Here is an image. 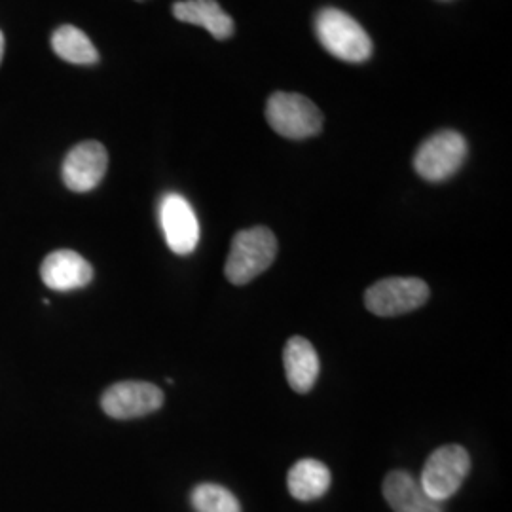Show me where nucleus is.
<instances>
[{
	"mask_svg": "<svg viewBox=\"0 0 512 512\" xmlns=\"http://www.w3.org/2000/svg\"><path fill=\"white\" fill-rule=\"evenodd\" d=\"M315 33L321 46L342 61L363 63L372 55V40L365 29L342 10H321L315 19Z\"/></svg>",
	"mask_w": 512,
	"mask_h": 512,
	"instance_id": "nucleus-2",
	"label": "nucleus"
},
{
	"mask_svg": "<svg viewBox=\"0 0 512 512\" xmlns=\"http://www.w3.org/2000/svg\"><path fill=\"white\" fill-rule=\"evenodd\" d=\"M469 471L471 456L463 446H442L425 461L420 478L421 488L435 501L444 503L458 492Z\"/></svg>",
	"mask_w": 512,
	"mask_h": 512,
	"instance_id": "nucleus-5",
	"label": "nucleus"
},
{
	"mask_svg": "<svg viewBox=\"0 0 512 512\" xmlns=\"http://www.w3.org/2000/svg\"><path fill=\"white\" fill-rule=\"evenodd\" d=\"M196 512H241L238 497L219 484H200L190 495Z\"/></svg>",
	"mask_w": 512,
	"mask_h": 512,
	"instance_id": "nucleus-16",
	"label": "nucleus"
},
{
	"mask_svg": "<svg viewBox=\"0 0 512 512\" xmlns=\"http://www.w3.org/2000/svg\"><path fill=\"white\" fill-rule=\"evenodd\" d=\"M173 16L192 25L207 29L217 40L234 35V19L230 18L217 0H181L173 4Z\"/></svg>",
	"mask_w": 512,
	"mask_h": 512,
	"instance_id": "nucleus-13",
	"label": "nucleus"
},
{
	"mask_svg": "<svg viewBox=\"0 0 512 512\" xmlns=\"http://www.w3.org/2000/svg\"><path fill=\"white\" fill-rule=\"evenodd\" d=\"M109 167L107 148L97 141H84L71 148L63 162V183L78 194L90 192L103 181Z\"/></svg>",
	"mask_w": 512,
	"mask_h": 512,
	"instance_id": "nucleus-8",
	"label": "nucleus"
},
{
	"mask_svg": "<svg viewBox=\"0 0 512 512\" xmlns=\"http://www.w3.org/2000/svg\"><path fill=\"white\" fill-rule=\"evenodd\" d=\"M160 222L165 241L175 255H190L200 241V224L190 202L179 194H167L160 203Z\"/></svg>",
	"mask_w": 512,
	"mask_h": 512,
	"instance_id": "nucleus-9",
	"label": "nucleus"
},
{
	"mask_svg": "<svg viewBox=\"0 0 512 512\" xmlns=\"http://www.w3.org/2000/svg\"><path fill=\"white\" fill-rule=\"evenodd\" d=\"M52 48L55 55L73 65H95L99 52L84 31L73 25H61L52 35Z\"/></svg>",
	"mask_w": 512,
	"mask_h": 512,
	"instance_id": "nucleus-15",
	"label": "nucleus"
},
{
	"mask_svg": "<svg viewBox=\"0 0 512 512\" xmlns=\"http://www.w3.org/2000/svg\"><path fill=\"white\" fill-rule=\"evenodd\" d=\"M268 124L287 139H308L323 128V114L300 93L277 92L266 105Z\"/></svg>",
	"mask_w": 512,
	"mask_h": 512,
	"instance_id": "nucleus-3",
	"label": "nucleus"
},
{
	"mask_svg": "<svg viewBox=\"0 0 512 512\" xmlns=\"http://www.w3.org/2000/svg\"><path fill=\"white\" fill-rule=\"evenodd\" d=\"M277 256V239L266 226L241 230L232 241L224 274L234 285H247L266 272Z\"/></svg>",
	"mask_w": 512,
	"mask_h": 512,
	"instance_id": "nucleus-1",
	"label": "nucleus"
},
{
	"mask_svg": "<svg viewBox=\"0 0 512 512\" xmlns=\"http://www.w3.org/2000/svg\"><path fill=\"white\" fill-rule=\"evenodd\" d=\"M384 497L395 512H444L442 503L429 497L420 480L406 471H391L385 476Z\"/></svg>",
	"mask_w": 512,
	"mask_h": 512,
	"instance_id": "nucleus-11",
	"label": "nucleus"
},
{
	"mask_svg": "<svg viewBox=\"0 0 512 512\" xmlns=\"http://www.w3.org/2000/svg\"><path fill=\"white\" fill-rule=\"evenodd\" d=\"M283 365L287 382L294 391L300 395L310 393L319 376V357L311 342L302 336H293L283 351Z\"/></svg>",
	"mask_w": 512,
	"mask_h": 512,
	"instance_id": "nucleus-12",
	"label": "nucleus"
},
{
	"mask_svg": "<svg viewBox=\"0 0 512 512\" xmlns=\"http://www.w3.org/2000/svg\"><path fill=\"white\" fill-rule=\"evenodd\" d=\"M164 391L148 382H118L101 397L103 412L114 420L143 418L164 406Z\"/></svg>",
	"mask_w": 512,
	"mask_h": 512,
	"instance_id": "nucleus-7",
	"label": "nucleus"
},
{
	"mask_svg": "<svg viewBox=\"0 0 512 512\" xmlns=\"http://www.w3.org/2000/svg\"><path fill=\"white\" fill-rule=\"evenodd\" d=\"M139 2H141V0H139Z\"/></svg>",
	"mask_w": 512,
	"mask_h": 512,
	"instance_id": "nucleus-18",
	"label": "nucleus"
},
{
	"mask_svg": "<svg viewBox=\"0 0 512 512\" xmlns=\"http://www.w3.org/2000/svg\"><path fill=\"white\" fill-rule=\"evenodd\" d=\"M40 277L48 289L57 293H71L92 283L93 268L84 256L69 249H61L44 258L40 266Z\"/></svg>",
	"mask_w": 512,
	"mask_h": 512,
	"instance_id": "nucleus-10",
	"label": "nucleus"
},
{
	"mask_svg": "<svg viewBox=\"0 0 512 512\" xmlns=\"http://www.w3.org/2000/svg\"><path fill=\"white\" fill-rule=\"evenodd\" d=\"M2 57H4V35L0 31V63H2Z\"/></svg>",
	"mask_w": 512,
	"mask_h": 512,
	"instance_id": "nucleus-17",
	"label": "nucleus"
},
{
	"mask_svg": "<svg viewBox=\"0 0 512 512\" xmlns=\"http://www.w3.org/2000/svg\"><path fill=\"white\" fill-rule=\"evenodd\" d=\"M289 492L298 501H315L329 492V467L317 459H300L289 471Z\"/></svg>",
	"mask_w": 512,
	"mask_h": 512,
	"instance_id": "nucleus-14",
	"label": "nucleus"
},
{
	"mask_svg": "<svg viewBox=\"0 0 512 512\" xmlns=\"http://www.w3.org/2000/svg\"><path fill=\"white\" fill-rule=\"evenodd\" d=\"M431 296L418 277H389L372 285L365 294L368 311L380 317H395L421 308Z\"/></svg>",
	"mask_w": 512,
	"mask_h": 512,
	"instance_id": "nucleus-6",
	"label": "nucleus"
},
{
	"mask_svg": "<svg viewBox=\"0 0 512 512\" xmlns=\"http://www.w3.org/2000/svg\"><path fill=\"white\" fill-rule=\"evenodd\" d=\"M467 158V141L458 131L444 129L429 137L414 156V169L429 183H442L456 175Z\"/></svg>",
	"mask_w": 512,
	"mask_h": 512,
	"instance_id": "nucleus-4",
	"label": "nucleus"
}]
</instances>
